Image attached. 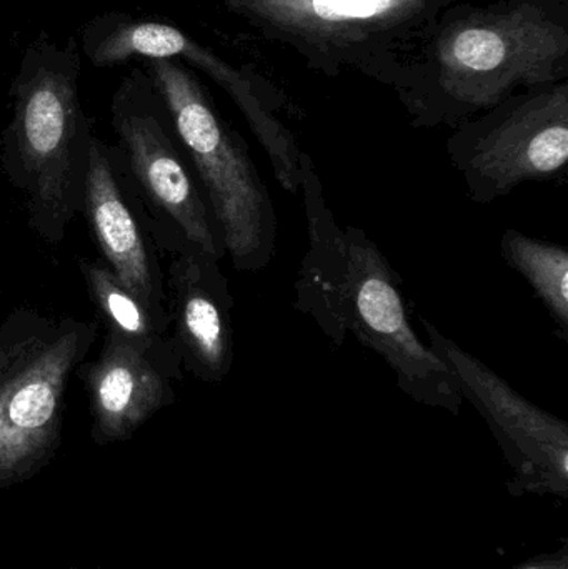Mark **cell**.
Segmentation results:
<instances>
[{
    "instance_id": "30bf717a",
    "label": "cell",
    "mask_w": 568,
    "mask_h": 569,
    "mask_svg": "<svg viewBox=\"0 0 568 569\" xmlns=\"http://www.w3.org/2000/svg\"><path fill=\"white\" fill-rule=\"evenodd\" d=\"M80 213L89 223L103 266L132 291L170 333L166 273L147 227L146 210L117 146L90 137Z\"/></svg>"
},
{
    "instance_id": "9a60e30c",
    "label": "cell",
    "mask_w": 568,
    "mask_h": 569,
    "mask_svg": "<svg viewBox=\"0 0 568 569\" xmlns=\"http://www.w3.org/2000/svg\"><path fill=\"white\" fill-rule=\"evenodd\" d=\"M500 252L510 269L516 270L542 301L556 335L568 340V250L560 243L534 239L520 230H506Z\"/></svg>"
},
{
    "instance_id": "8fae6325",
    "label": "cell",
    "mask_w": 568,
    "mask_h": 569,
    "mask_svg": "<svg viewBox=\"0 0 568 569\" xmlns=\"http://www.w3.org/2000/svg\"><path fill=\"white\" fill-rule=\"evenodd\" d=\"M149 227L166 272L170 338L189 371L202 383H222L236 361V327L229 279L220 260L166 230Z\"/></svg>"
},
{
    "instance_id": "ba28073f",
    "label": "cell",
    "mask_w": 568,
    "mask_h": 569,
    "mask_svg": "<svg viewBox=\"0 0 568 569\" xmlns=\"http://www.w3.org/2000/svg\"><path fill=\"white\" fill-rule=\"evenodd\" d=\"M82 53L99 69L120 66L132 57L177 59L213 80L236 103L250 132L266 152L277 182L297 196L302 182V157L292 130L280 119V102L266 80L227 62L216 50L166 20L127 12H107L82 29Z\"/></svg>"
},
{
    "instance_id": "9c48e42d",
    "label": "cell",
    "mask_w": 568,
    "mask_h": 569,
    "mask_svg": "<svg viewBox=\"0 0 568 569\" xmlns=\"http://www.w3.org/2000/svg\"><path fill=\"white\" fill-rule=\"evenodd\" d=\"M110 122L147 222L222 262L226 246L216 217L180 149L166 106L140 63L130 67L113 92Z\"/></svg>"
},
{
    "instance_id": "7c38bea8",
    "label": "cell",
    "mask_w": 568,
    "mask_h": 569,
    "mask_svg": "<svg viewBox=\"0 0 568 569\" xmlns=\"http://www.w3.org/2000/svg\"><path fill=\"white\" fill-rule=\"evenodd\" d=\"M427 343L456 377L462 400L480 411L500 443L526 465L566 470L567 425L527 400L506 378L422 318Z\"/></svg>"
},
{
    "instance_id": "5b68a950",
    "label": "cell",
    "mask_w": 568,
    "mask_h": 569,
    "mask_svg": "<svg viewBox=\"0 0 568 569\" xmlns=\"http://www.w3.org/2000/svg\"><path fill=\"white\" fill-rule=\"evenodd\" d=\"M97 337L96 321L33 307L0 318V490L56 458L70 380Z\"/></svg>"
},
{
    "instance_id": "5bb4252c",
    "label": "cell",
    "mask_w": 568,
    "mask_h": 569,
    "mask_svg": "<svg viewBox=\"0 0 568 569\" xmlns=\"http://www.w3.org/2000/svg\"><path fill=\"white\" fill-rule=\"evenodd\" d=\"M79 270L107 330L140 348L169 370L183 375L182 361L169 331L157 323L146 305L127 290L103 262L79 260Z\"/></svg>"
},
{
    "instance_id": "e0dca14e",
    "label": "cell",
    "mask_w": 568,
    "mask_h": 569,
    "mask_svg": "<svg viewBox=\"0 0 568 569\" xmlns=\"http://www.w3.org/2000/svg\"><path fill=\"white\" fill-rule=\"evenodd\" d=\"M527 569H539V568H527Z\"/></svg>"
},
{
    "instance_id": "7a4b0ae2",
    "label": "cell",
    "mask_w": 568,
    "mask_h": 569,
    "mask_svg": "<svg viewBox=\"0 0 568 569\" xmlns=\"http://www.w3.org/2000/svg\"><path fill=\"white\" fill-rule=\"evenodd\" d=\"M300 173L309 246L293 307L312 318L336 347L352 335L379 355L397 388L417 403L459 415L464 400L456 377L413 330L396 270L362 229L339 226L307 152Z\"/></svg>"
},
{
    "instance_id": "8992f818",
    "label": "cell",
    "mask_w": 568,
    "mask_h": 569,
    "mask_svg": "<svg viewBox=\"0 0 568 569\" xmlns=\"http://www.w3.org/2000/svg\"><path fill=\"white\" fill-rule=\"evenodd\" d=\"M459 0H222L263 39L289 47L313 72L347 70L387 86L399 60Z\"/></svg>"
},
{
    "instance_id": "52a82bcc",
    "label": "cell",
    "mask_w": 568,
    "mask_h": 569,
    "mask_svg": "<svg viewBox=\"0 0 568 569\" xmlns=\"http://www.w3.org/2000/svg\"><path fill=\"white\" fill-rule=\"evenodd\" d=\"M446 150L477 206L522 183H566L568 80L517 90L452 129Z\"/></svg>"
},
{
    "instance_id": "277c9868",
    "label": "cell",
    "mask_w": 568,
    "mask_h": 569,
    "mask_svg": "<svg viewBox=\"0 0 568 569\" xmlns=\"http://www.w3.org/2000/svg\"><path fill=\"white\" fill-rule=\"evenodd\" d=\"M166 106L236 272L259 273L277 252L279 220L266 180L243 137L219 112L209 90L177 59H142Z\"/></svg>"
},
{
    "instance_id": "4fadbf2b",
    "label": "cell",
    "mask_w": 568,
    "mask_h": 569,
    "mask_svg": "<svg viewBox=\"0 0 568 569\" xmlns=\"http://www.w3.org/2000/svg\"><path fill=\"white\" fill-rule=\"evenodd\" d=\"M79 377L89 395L90 435L103 447L130 440L157 411L172 405L173 385L183 375L107 330L99 355L80 365Z\"/></svg>"
},
{
    "instance_id": "6da1fadb",
    "label": "cell",
    "mask_w": 568,
    "mask_h": 569,
    "mask_svg": "<svg viewBox=\"0 0 568 569\" xmlns=\"http://www.w3.org/2000/svg\"><path fill=\"white\" fill-rule=\"evenodd\" d=\"M568 80V0L452 3L387 87L413 129H456L517 90Z\"/></svg>"
},
{
    "instance_id": "2e32d148",
    "label": "cell",
    "mask_w": 568,
    "mask_h": 569,
    "mask_svg": "<svg viewBox=\"0 0 568 569\" xmlns=\"http://www.w3.org/2000/svg\"><path fill=\"white\" fill-rule=\"evenodd\" d=\"M62 569H80V568H62Z\"/></svg>"
},
{
    "instance_id": "3957f363",
    "label": "cell",
    "mask_w": 568,
    "mask_h": 569,
    "mask_svg": "<svg viewBox=\"0 0 568 569\" xmlns=\"http://www.w3.org/2000/svg\"><path fill=\"white\" fill-rule=\"evenodd\" d=\"M82 62L73 40L40 32L27 46L10 83L9 123L0 166L22 196L30 229L59 247L82 207L83 177L93 129L80 100Z\"/></svg>"
}]
</instances>
